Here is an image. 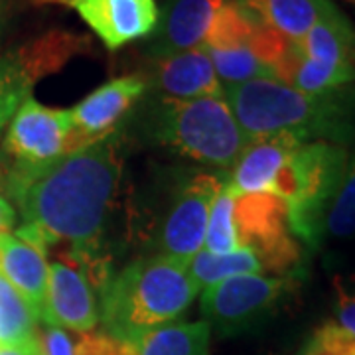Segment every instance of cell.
Wrapping results in <instances>:
<instances>
[{
	"instance_id": "cell-31",
	"label": "cell",
	"mask_w": 355,
	"mask_h": 355,
	"mask_svg": "<svg viewBox=\"0 0 355 355\" xmlns=\"http://www.w3.org/2000/svg\"><path fill=\"white\" fill-rule=\"evenodd\" d=\"M40 342L46 355H73V343L60 328L48 326V330L40 336Z\"/></svg>"
},
{
	"instance_id": "cell-28",
	"label": "cell",
	"mask_w": 355,
	"mask_h": 355,
	"mask_svg": "<svg viewBox=\"0 0 355 355\" xmlns=\"http://www.w3.org/2000/svg\"><path fill=\"white\" fill-rule=\"evenodd\" d=\"M298 355H355V338L336 322H328L314 331Z\"/></svg>"
},
{
	"instance_id": "cell-27",
	"label": "cell",
	"mask_w": 355,
	"mask_h": 355,
	"mask_svg": "<svg viewBox=\"0 0 355 355\" xmlns=\"http://www.w3.org/2000/svg\"><path fill=\"white\" fill-rule=\"evenodd\" d=\"M324 233L336 239H343L355 233V154L347 162L342 184L326 216Z\"/></svg>"
},
{
	"instance_id": "cell-10",
	"label": "cell",
	"mask_w": 355,
	"mask_h": 355,
	"mask_svg": "<svg viewBox=\"0 0 355 355\" xmlns=\"http://www.w3.org/2000/svg\"><path fill=\"white\" fill-rule=\"evenodd\" d=\"M62 4L91 28L109 51L121 50L130 42L146 38L158 24L156 0H46Z\"/></svg>"
},
{
	"instance_id": "cell-11",
	"label": "cell",
	"mask_w": 355,
	"mask_h": 355,
	"mask_svg": "<svg viewBox=\"0 0 355 355\" xmlns=\"http://www.w3.org/2000/svg\"><path fill=\"white\" fill-rule=\"evenodd\" d=\"M148 85L150 83L142 76L114 77L77 103L71 116L81 146L85 148L111 137L119 121L140 101Z\"/></svg>"
},
{
	"instance_id": "cell-17",
	"label": "cell",
	"mask_w": 355,
	"mask_h": 355,
	"mask_svg": "<svg viewBox=\"0 0 355 355\" xmlns=\"http://www.w3.org/2000/svg\"><path fill=\"white\" fill-rule=\"evenodd\" d=\"M280 36L296 42L340 8L331 0H237Z\"/></svg>"
},
{
	"instance_id": "cell-26",
	"label": "cell",
	"mask_w": 355,
	"mask_h": 355,
	"mask_svg": "<svg viewBox=\"0 0 355 355\" xmlns=\"http://www.w3.org/2000/svg\"><path fill=\"white\" fill-rule=\"evenodd\" d=\"M34 85L36 81L28 76L12 51L0 55V135L10 125L22 103L32 97Z\"/></svg>"
},
{
	"instance_id": "cell-16",
	"label": "cell",
	"mask_w": 355,
	"mask_h": 355,
	"mask_svg": "<svg viewBox=\"0 0 355 355\" xmlns=\"http://www.w3.org/2000/svg\"><path fill=\"white\" fill-rule=\"evenodd\" d=\"M44 251L26 243L12 233L0 235V275L26 298V302L42 314L48 291V272Z\"/></svg>"
},
{
	"instance_id": "cell-20",
	"label": "cell",
	"mask_w": 355,
	"mask_h": 355,
	"mask_svg": "<svg viewBox=\"0 0 355 355\" xmlns=\"http://www.w3.org/2000/svg\"><path fill=\"white\" fill-rule=\"evenodd\" d=\"M275 79L308 95H322L347 87L355 81V65H328L288 50L275 67Z\"/></svg>"
},
{
	"instance_id": "cell-2",
	"label": "cell",
	"mask_w": 355,
	"mask_h": 355,
	"mask_svg": "<svg viewBox=\"0 0 355 355\" xmlns=\"http://www.w3.org/2000/svg\"><path fill=\"white\" fill-rule=\"evenodd\" d=\"M223 97L249 142L279 132L302 142L345 144L355 137V89L322 95L296 91L279 79H253L223 87Z\"/></svg>"
},
{
	"instance_id": "cell-1",
	"label": "cell",
	"mask_w": 355,
	"mask_h": 355,
	"mask_svg": "<svg viewBox=\"0 0 355 355\" xmlns=\"http://www.w3.org/2000/svg\"><path fill=\"white\" fill-rule=\"evenodd\" d=\"M121 170L123 162L111 137L42 164L14 160L4 184L22 216L14 235L44 253L53 243H69V261L83 266L89 282L103 286L111 272L97 254L99 237Z\"/></svg>"
},
{
	"instance_id": "cell-23",
	"label": "cell",
	"mask_w": 355,
	"mask_h": 355,
	"mask_svg": "<svg viewBox=\"0 0 355 355\" xmlns=\"http://www.w3.org/2000/svg\"><path fill=\"white\" fill-rule=\"evenodd\" d=\"M38 320L24 296L0 275V343H20L36 338Z\"/></svg>"
},
{
	"instance_id": "cell-22",
	"label": "cell",
	"mask_w": 355,
	"mask_h": 355,
	"mask_svg": "<svg viewBox=\"0 0 355 355\" xmlns=\"http://www.w3.org/2000/svg\"><path fill=\"white\" fill-rule=\"evenodd\" d=\"M191 282L196 284L198 292L214 286L221 280L231 277H241V275H263V265L257 259V254L241 247L239 251H233L227 254H216L202 249L196 254L188 265Z\"/></svg>"
},
{
	"instance_id": "cell-15",
	"label": "cell",
	"mask_w": 355,
	"mask_h": 355,
	"mask_svg": "<svg viewBox=\"0 0 355 355\" xmlns=\"http://www.w3.org/2000/svg\"><path fill=\"white\" fill-rule=\"evenodd\" d=\"M154 87L168 101L223 97V85L217 79L209 55L202 48L158 60L154 69Z\"/></svg>"
},
{
	"instance_id": "cell-30",
	"label": "cell",
	"mask_w": 355,
	"mask_h": 355,
	"mask_svg": "<svg viewBox=\"0 0 355 355\" xmlns=\"http://www.w3.org/2000/svg\"><path fill=\"white\" fill-rule=\"evenodd\" d=\"M336 291V324L355 338V288H349L342 279L334 280Z\"/></svg>"
},
{
	"instance_id": "cell-7",
	"label": "cell",
	"mask_w": 355,
	"mask_h": 355,
	"mask_svg": "<svg viewBox=\"0 0 355 355\" xmlns=\"http://www.w3.org/2000/svg\"><path fill=\"white\" fill-rule=\"evenodd\" d=\"M235 229L239 245L251 249L265 272L284 277L300 263V245L288 227L286 203L272 193L235 198Z\"/></svg>"
},
{
	"instance_id": "cell-6",
	"label": "cell",
	"mask_w": 355,
	"mask_h": 355,
	"mask_svg": "<svg viewBox=\"0 0 355 355\" xmlns=\"http://www.w3.org/2000/svg\"><path fill=\"white\" fill-rule=\"evenodd\" d=\"M288 277L241 275L205 288L202 296L203 322L221 336H235L261 324L291 291Z\"/></svg>"
},
{
	"instance_id": "cell-32",
	"label": "cell",
	"mask_w": 355,
	"mask_h": 355,
	"mask_svg": "<svg viewBox=\"0 0 355 355\" xmlns=\"http://www.w3.org/2000/svg\"><path fill=\"white\" fill-rule=\"evenodd\" d=\"M0 355H46L40 336L20 343H0Z\"/></svg>"
},
{
	"instance_id": "cell-3",
	"label": "cell",
	"mask_w": 355,
	"mask_h": 355,
	"mask_svg": "<svg viewBox=\"0 0 355 355\" xmlns=\"http://www.w3.org/2000/svg\"><path fill=\"white\" fill-rule=\"evenodd\" d=\"M99 294L103 331L137 343L156 328L176 322L193 302L198 288L188 263L158 254L139 259L111 275Z\"/></svg>"
},
{
	"instance_id": "cell-9",
	"label": "cell",
	"mask_w": 355,
	"mask_h": 355,
	"mask_svg": "<svg viewBox=\"0 0 355 355\" xmlns=\"http://www.w3.org/2000/svg\"><path fill=\"white\" fill-rule=\"evenodd\" d=\"M227 178L196 174L190 178L170 205L160 231V257L188 263L203 249L205 229L217 193Z\"/></svg>"
},
{
	"instance_id": "cell-18",
	"label": "cell",
	"mask_w": 355,
	"mask_h": 355,
	"mask_svg": "<svg viewBox=\"0 0 355 355\" xmlns=\"http://www.w3.org/2000/svg\"><path fill=\"white\" fill-rule=\"evenodd\" d=\"M91 50V40L67 30H50L12 50L28 76L38 83L42 77L58 73L67 62Z\"/></svg>"
},
{
	"instance_id": "cell-13",
	"label": "cell",
	"mask_w": 355,
	"mask_h": 355,
	"mask_svg": "<svg viewBox=\"0 0 355 355\" xmlns=\"http://www.w3.org/2000/svg\"><path fill=\"white\" fill-rule=\"evenodd\" d=\"M227 0H168L154 28L150 53L158 60L202 48L217 12Z\"/></svg>"
},
{
	"instance_id": "cell-14",
	"label": "cell",
	"mask_w": 355,
	"mask_h": 355,
	"mask_svg": "<svg viewBox=\"0 0 355 355\" xmlns=\"http://www.w3.org/2000/svg\"><path fill=\"white\" fill-rule=\"evenodd\" d=\"M302 144L306 142L288 132L253 140L233 164V174L227 178L231 191L235 196L270 193L280 168Z\"/></svg>"
},
{
	"instance_id": "cell-12",
	"label": "cell",
	"mask_w": 355,
	"mask_h": 355,
	"mask_svg": "<svg viewBox=\"0 0 355 355\" xmlns=\"http://www.w3.org/2000/svg\"><path fill=\"white\" fill-rule=\"evenodd\" d=\"M40 318L60 330L79 334L93 330L99 322V310L87 277L69 263H51Z\"/></svg>"
},
{
	"instance_id": "cell-19",
	"label": "cell",
	"mask_w": 355,
	"mask_h": 355,
	"mask_svg": "<svg viewBox=\"0 0 355 355\" xmlns=\"http://www.w3.org/2000/svg\"><path fill=\"white\" fill-rule=\"evenodd\" d=\"M294 53L328 65H354L355 28L340 10L318 22L306 36L291 42Z\"/></svg>"
},
{
	"instance_id": "cell-25",
	"label": "cell",
	"mask_w": 355,
	"mask_h": 355,
	"mask_svg": "<svg viewBox=\"0 0 355 355\" xmlns=\"http://www.w3.org/2000/svg\"><path fill=\"white\" fill-rule=\"evenodd\" d=\"M235 193L229 188L227 180L223 184V188L217 193L207 229H205V239H203V249L209 253L227 254L233 251H239V237H237V229H235Z\"/></svg>"
},
{
	"instance_id": "cell-21",
	"label": "cell",
	"mask_w": 355,
	"mask_h": 355,
	"mask_svg": "<svg viewBox=\"0 0 355 355\" xmlns=\"http://www.w3.org/2000/svg\"><path fill=\"white\" fill-rule=\"evenodd\" d=\"M211 328L207 322H170L137 342L139 355H207Z\"/></svg>"
},
{
	"instance_id": "cell-29",
	"label": "cell",
	"mask_w": 355,
	"mask_h": 355,
	"mask_svg": "<svg viewBox=\"0 0 355 355\" xmlns=\"http://www.w3.org/2000/svg\"><path fill=\"white\" fill-rule=\"evenodd\" d=\"M73 355H139L137 343L123 342L107 331H85L73 345Z\"/></svg>"
},
{
	"instance_id": "cell-4",
	"label": "cell",
	"mask_w": 355,
	"mask_h": 355,
	"mask_svg": "<svg viewBox=\"0 0 355 355\" xmlns=\"http://www.w3.org/2000/svg\"><path fill=\"white\" fill-rule=\"evenodd\" d=\"M349 162L343 144L306 142L280 168L272 196L286 203L288 227L294 237L316 247L324 223Z\"/></svg>"
},
{
	"instance_id": "cell-5",
	"label": "cell",
	"mask_w": 355,
	"mask_h": 355,
	"mask_svg": "<svg viewBox=\"0 0 355 355\" xmlns=\"http://www.w3.org/2000/svg\"><path fill=\"white\" fill-rule=\"evenodd\" d=\"M153 135L180 156L216 168L233 166L251 144L225 97L162 99L154 114Z\"/></svg>"
},
{
	"instance_id": "cell-24",
	"label": "cell",
	"mask_w": 355,
	"mask_h": 355,
	"mask_svg": "<svg viewBox=\"0 0 355 355\" xmlns=\"http://www.w3.org/2000/svg\"><path fill=\"white\" fill-rule=\"evenodd\" d=\"M203 50V48H202ZM216 69L217 79L227 85H239L253 79H275V71L249 46L223 50H203Z\"/></svg>"
},
{
	"instance_id": "cell-34",
	"label": "cell",
	"mask_w": 355,
	"mask_h": 355,
	"mask_svg": "<svg viewBox=\"0 0 355 355\" xmlns=\"http://www.w3.org/2000/svg\"><path fill=\"white\" fill-rule=\"evenodd\" d=\"M345 2H349V4H354L355 6V0H345Z\"/></svg>"
},
{
	"instance_id": "cell-33",
	"label": "cell",
	"mask_w": 355,
	"mask_h": 355,
	"mask_svg": "<svg viewBox=\"0 0 355 355\" xmlns=\"http://www.w3.org/2000/svg\"><path fill=\"white\" fill-rule=\"evenodd\" d=\"M14 225H16V211H14L12 203L0 196V235L10 233Z\"/></svg>"
},
{
	"instance_id": "cell-8",
	"label": "cell",
	"mask_w": 355,
	"mask_h": 355,
	"mask_svg": "<svg viewBox=\"0 0 355 355\" xmlns=\"http://www.w3.org/2000/svg\"><path fill=\"white\" fill-rule=\"evenodd\" d=\"M2 148L16 162L42 164L83 146L71 109H51L28 97L10 121Z\"/></svg>"
}]
</instances>
